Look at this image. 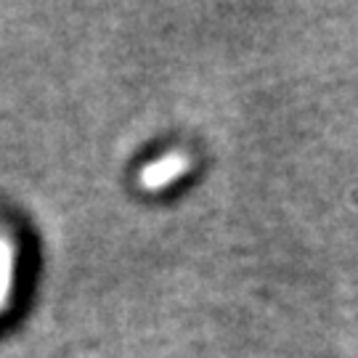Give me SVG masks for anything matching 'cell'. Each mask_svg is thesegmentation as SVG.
<instances>
[{"label": "cell", "instance_id": "obj_1", "mask_svg": "<svg viewBox=\"0 0 358 358\" xmlns=\"http://www.w3.org/2000/svg\"><path fill=\"white\" fill-rule=\"evenodd\" d=\"M180 167H183V162H180L178 157H167V159H162V162L146 167V173H143V183H146V186H152V189H157V186L167 183L170 178H176V176L180 173Z\"/></svg>", "mask_w": 358, "mask_h": 358}, {"label": "cell", "instance_id": "obj_2", "mask_svg": "<svg viewBox=\"0 0 358 358\" xmlns=\"http://www.w3.org/2000/svg\"><path fill=\"white\" fill-rule=\"evenodd\" d=\"M8 282H11V250L6 242H0V303L6 297Z\"/></svg>", "mask_w": 358, "mask_h": 358}]
</instances>
